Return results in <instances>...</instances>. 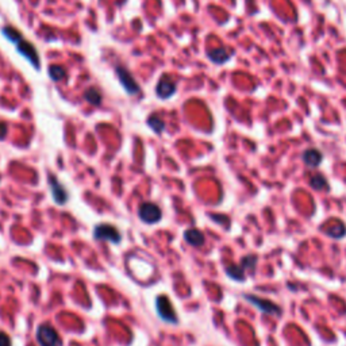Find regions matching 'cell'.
<instances>
[{
    "label": "cell",
    "mask_w": 346,
    "mask_h": 346,
    "mask_svg": "<svg viewBox=\"0 0 346 346\" xmlns=\"http://www.w3.org/2000/svg\"><path fill=\"white\" fill-rule=\"evenodd\" d=\"M301 158H303V161H304V164L307 165V167L316 168L322 164V161H323V154H322V152L318 149H307L303 153Z\"/></svg>",
    "instance_id": "30bf717a"
},
{
    "label": "cell",
    "mask_w": 346,
    "mask_h": 346,
    "mask_svg": "<svg viewBox=\"0 0 346 346\" xmlns=\"http://www.w3.org/2000/svg\"><path fill=\"white\" fill-rule=\"evenodd\" d=\"M225 272L234 281H243L245 280V269L242 268L241 265H229Z\"/></svg>",
    "instance_id": "9a60e30c"
},
{
    "label": "cell",
    "mask_w": 346,
    "mask_h": 346,
    "mask_svg": "<svg viewBox=\"0 0 346 346\" xmlns=\"http://www.w3.org/2000/svg\"><path fill=\"white\" fill-rule=\"evenodd\" d=\"M310 186L313 187L314 190H316V191L330 190V186H329L328 179H326L322 173H316V175H314L313 177L310 179Z\"/></svg>",
    "instance_id": "5bb4252c"
},
{
    "label": "cell",
    "mask_w": 346,
    "mask_h": 346,
    "mask_svg": "<svg viewBox=\"0 0 346 346\" xmlns=\"http://www.w3.org/2000/svg\"><path fill=\"white\" fill-rule=\"evenodd\" d=\"M324 234L328 235V237H330V238L341 239L346 235V226L341 222V220H337V223L328 227V229L324 230Z\"/></svg>",
    "instance_id": "4fadbf2b"
},
{
    "label": "cell",
    "mask_w": 346,
    "mask_h": 346,
    "mask_svg": "<svg viewBox=\"0 0 346 346\" xmlns=\"http://www.w3.org/2000/svg\"><path fill=\"white\" fill-rule=\"evenodd\" d=\"M148 125L157 134H161L165 130V122L158 115H150L148 119Z\"/></svg>",
    "instance_id": "d6986e66"
},
{
    "label": "cell",
    "mask_w": 346,
    "mask_h": 346,
    "mask_svg": "<svg viewBox=\"0 0 346 346\" xmlns=\"http://www.w3.org/2000/svg\"><path fill=\"white\" fill-rule=\"evenodd\" d=\"M15 46L16 49H18V52L21 53L25 58H27V61H29L35 69H39V67H41V60H39V57H38L37 49L34 48L31 42L22 39V41L19 42V44H16Z\"/></svg>",
    "instance_id": "52a82bcc"
},
{
    "label": "cell",
    "mask_w": 346,
    "mask_h": 346,
    "mask_svg": "<svg viewBox=\"0 0 346 346\" xmlns=\"http://www.w3.org/2000/svg\"><path fill=\"white\" fill-rule=\"evenodd\" d=\"M84 99H86L90 105L92 106H99L101 103V93L100 91L97 90V88H93V87H91V88H88V90L84 92Z\"/></svg>",
    "instance_id": "e0dca14e"
},
{
    "label": "cell",
    "mask_w": 346,
    "mask_h": 346,
    "mask_svg": "<svg viewBox=\"0 0 346 346\" xmlns=\"http://www.w3.org/2000/svg\"><path fill=\"white\" fill-rule=\"evenodd\" d=\"M156 310L157 314L160 316L161 319L168 323L176 324L179 320H177V315L175 313V309L172 306V301L169 300L168 296L165 295H160L158 298L156 299Z\"/></svg>",
    "instance_id": "277c9868"
},
{
    "label": "cell",
    "mask_w": 346,
    "mask_h": 346,
    "mask_svg": "<svg viewBox=\"0 0 346 346\" xmlns=\"http://www.w3.org/2000/svg\"><path fill=\"white\" fill-rule=\"evenodd\" d=\"M37 341L41 346H61V338L52 324L42 323L37 330Z\"/></svg>",
    "instance_id": "7a4b0ae2"
},
{
    "label": "cell",
    "mask_w": 346,
    "mask_h": 346,
    "mask_svg": "<svg viewBox=\"0 0 346 346\" xmlns=\"http://www.w3.org/2000/svg\"><path fill=\"white\" fill-rule=\"evenodd\" d=\"M176 91H177L176 83L169 76L164 75L160 78V82L157 83L156 95L160 97L161 100H167V99L172 97L176 93Z\"/></svg>",
    "instance_id": "ba28073f"
},
{
    "label": "cell",
    "mask_w": 346,
    "mask_h": 346,
    "mask_svg": "<svg viewBox=\"0 0 346 346\" xmlns=\"http://www.w3.org/2000/svg\"><path fill=\"white\" fill-rule=\"evenodd\" d=\"M2 33H3V35L7 38L8 41H11L12 44H15V45L23 39L21 31H18L16 29H14V27L10 26L3 27V29H2Z\"/></svg>",
    "instance_id": "ac0fdd59"
},
{
    "label": "cell",
    "mask_w": 346,
    "mask_h": 346,
    "mask_svg": "<svg viewBox=\"0 0 346 346\" xmlns=\"http://www.w3.org/2000/svg\"><path fill=\"white\" fill-rule=\"evenodd\" d=\"M242 298L245 299L248 303L254 306V307H256L260 313L265 314V315L280 316L281 314H283L281 307H280L277 303H275V301L268 300V299H264V298H260V296H256V295H252V294H243L242 295Z\"/></svg>",
    "instance_id": "6da1fadb"
},
{
    "label": "cell",
    "mask_w": 346,
    "mask_h": 346,
    "mask_svg": "<svg viewBox=\"0 0 346 346\" xmlns=\"http://www.w3.org/2000/svg\"><path fill=\"white\" fill-rule=\"evenodd\" d=\"M138 216L139 219L144 222V223L148 225H154L157 222H160L161 218H162V211L157 205L154 203H150V201H145L139 206L138 209Z\"/></svg>",
    "instance_id": "5b68a950"
},
{
    "label": "cell",
    "mask_w": 346,
    "mask_h": 346,
    "mask_svg": "<svg viewBox=\"0 0 346 346\" xmlns=\"http://www.w3.org/2000/svg\"><path fill=\"white\" fill-rule=\"evenodd\" d=\"M48 182L49 187H50V192H52V197L53 200H54V203H57V205L60 206L65 205L68 201V197H69L67 190H65V187L56 179V176L53 175L49 176Z\"/></svg>",
    "instance_id": "9c48e42d"
},
{
    "label": "cell",
    "mask_w": 346,
    "mask_h": 346,
    "mask_svg": "<svg viewBox=\"0 0 346 346\" xmlns=\"http://www.w3.org/2000/svg\"><path fill=\"white\" fill-rule=\"evenodd\" d=\"M115 72L116 76H118V80H119L120 83V86L123 87V90L126 91L129 95H137V93H139V91H141L139 84H138L137 80L131 76V73L127 71L126 68L116 67Z\"/></svg>",
    "instance_id": "8992f818"
},
{
    "label": "cell",
    "mask_w": 346,
    "mask_h": 346,
    "mask_svg": "<svg viewBox=\"0 0 346 346\" xmlns=\"http://www.w3.org/2000/svg\"><path fill=\"white\" fill-rule=\"evenodd\" d=\"M93 238L96 241H110L111 243H119L122 241V234L115 226L101 223L93 229Z\"/></svg>",
    "instance_id": "3957f363"
},
{
    "label": "cell",
    "mask_w": 346,
    "mask_h": 346,
    "mask_svg": "<svg viewBox=\"0 0 346 346\" xmlns=\"http://www.w3.org/2000/svg\"><path fill=\"white\" fill-rule=\"evenodd\" d=\"M49 77L52 78V82H61L67 77V71L61 65H50L48 69Z\"/></svg>",
    "instance_id": "2e32d148"
},
{
    "label": "cell",
    "mask_w": 346,
    "mask_h": 346,
    "mask_svg": "<svg viewBox=\"0 0 346 346\" xmlns=\"http://www.w3.org/2000/svg\"><path fill=\"white\" fill-rule=\"evenodd\" d=\"M257 261H258V258H257V256H246L242 258L241 261V267L243 269H250L252 272H254V269H256V265H257Z\"/></svg>",
    "instance_id": "ffe728a7"
},
{
    "label": "cell",
    "mask_w": 346,
    "mask_h": 346,
    "mask_svg": "<svg viewBox=\"0 0 346 346\" xmlns=\"http://www.w3.org/2000/svg\"><path fill=\"white\" fill-rule=\"evenodd\" d=\"M207 56H209V58L212 61V63L220 65V64L226 63V61L230 58L231 54L227 52L225 48H216V49L210 50V52L207 53Z\"/></svg>",
    "instance_id": "7c38bea8"
},
{
    "label": "cell",
    "mask_w": 346,
    "mask_h": 346,
    "mask_svg": "<svg viewBox=\"0 0 346 346\" xmlns=\"http://www.w3.org/2000/svg\"><path fill=\"white\" fill-rule=\"evenodd\" d=\"M0 346H12L10 335L6 334V333H2V331H0Z\"/></svg>",
    "instance_id": "44dd1931"
},
{
    "label": "cell",
    "mask_w": 346,
    "mask_h": 346,
    "mask_svg": "<svg viewBox=\"0 0 346 346\" xmlns=\"http://www.w3.org/2000/svg\"><path fill=\"white\" fill-rule=\"evenodd\" d=\"M6 135H7V125L3 122H0V141L4 139Z\"/></svg>",
    "instance_id": "7402d4cb"
},
{
    "label": "cell",
    "mask_w": 346,
    "mask_h": 346,
    "mask_svg": "<svg viewBox=\"0 0 346 346\" xmlns=\"http://www.w3.org/2000/svg\"><path fill=\"white\" fill-rule=\"evenodd\" d=\"M184 239H186L187 243H190L191 246H195V248H200L206 241L205 234L201 233L200 230L197 229H187L184 231Z\"/></svg>",
    "instance_id": "8fae6325"
}]
</instances>
